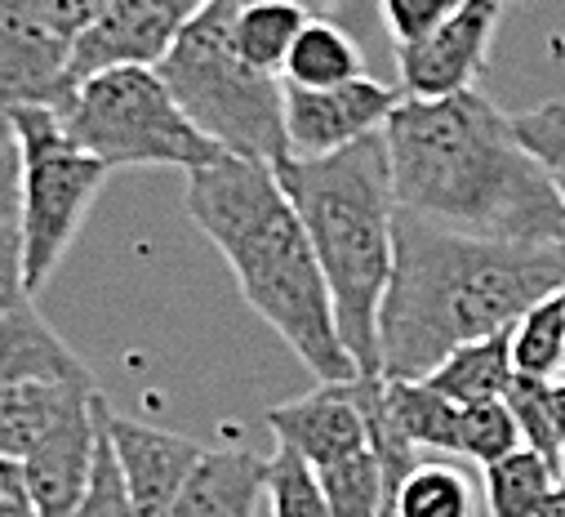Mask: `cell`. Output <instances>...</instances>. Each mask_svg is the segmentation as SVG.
<instances>
[{"instance_id": "1", "label": "cell", "mask_w": 565, "mask_h": 517, "mask_svg": "<svg viewBox=\"0 0 565 517\" xmlns=\"http://www.w3.org/2000/svg\"><path fill=\"white\" fill-rule=\"evenodd\" d=\"M565 286V241L468 236L396 210L392 277L379 304V374L428 379L455 348L512 330Z\"/></svg>"}, {"instance_id": "2", "label": "cell", "mask_w": 565, "mask_h": 517, "mask_svg": "<svg viewBox=\"0 0 565 517\" xmlns=\"http://www.w3.org/2000/svg\"><path fill=\"white\" fill-rule=\"evenodd\" d=\"M396 210L494 241H565L552 179L477 89L401 98L383 125Z\"/></svg>"}, {"instance_id": "3", "label": "cell", "mask_w": 565, "mask_h": 517, "mask_svg": "<svg viewBox=\"0 0 565 517\" xmlns=\"http://www.w3.org/2000/svg\"><path fill=\"white\" fill-rule=\"evenodd\" d=\"M183 205L227 258L241 299L321 383H348L361 374L343 348L308 228L267 161L223 152L210 166L188 170Z\"/></svg>"}, {"instance_id": "4", "label": "cell", "mask_w": 565, "mask_h": 517, "mask_svg": "<svg viewBox=\"0 0 565 517\" xmlns=\"http://www.w3.org/2000/svg\"><path fill=\"white\" fill-rule=\"evenodd\" d=\"M326 273L334 321L361 374H379V304L396 250V192L383 129L330 152L276 166Z\"/></svg>"}, {"instance_id": "5", "label": "cell", "mask_w": 565, "mask_h": 517, "mask_svg": "<svg viewBox=\"0 0 565 517\" xmlns=\"http://www.w3.org/2000/svg\"><path fill=\"white\" fill-rule=\"evenodd\" d=\"M241 6L245 0H210L179 32V41L157 63V72L210 144H218L232 157L267 161L276 170L290 157L286 85H280V76L254 72L236 54L232 23Z\"/></svg>"}, {"instance_id": "6", "label": "cell", "mask_w": 565, "mask_h": 517, "mask_svg": "<svg viewBox=\"0 0 565 517\" xmlns=\"http://www.w3.org/2000/svg\"><path fill=\"white\" fill-rule=\"evenodd\" d=\"M67 135L94 152L107 170L120 166H179L196 170L223 157L218 144H210L188 120L170 85L148 63L103 67L72 85V94L58 107Z\"/></svg>"}, {"instance_id": "7", "label": "cell", "mask_w": 565, "mask_h": 517, "mask_svg": "<svg viewBox=\"0 0 565 517\" xmlns=\"http://www.w3.org/2000/svg\"><path fill=\"white\" fill-rule=\"evenodd\" d=\"M10 120L19 139L23 273H28V295H36L63 264V254L72 250L111 170L67 135V125L54 107L19 103L10 107Z\"/></svg>"}, {"instance_id": "8", "label": "cell", "mask_w": 565, "mask_h": 517, "mask_svg": "<svg viewBox=\"0 0 565 517\" xmlns=\"http://www.w3.org/2000/svg\"><path fill=\"white\" fill-rule=\"evenodd\" d=\"M499 19L503 0H459V10L437 32L414 45H396V89L405 98H450L477 89Z\"/></svg>"}, {"instance_id": "9", "label": "cell", "mask_w": 565, "mask_h": 517, "mask_svg": "<svg viewBox=\"0 0 565 517\" xmlns=\"http://www.w3.org/2000/svg\"><path fill=\"white\" fill-rule=\"evenodd\" d=\"M210 6V0H107L103 14L72 41V85L125 63L157 67L179 32Z\"/></svg>"}, {"instance_id": "10", "label": "cell", "mask_w": 565, "mask_h": 517, "mask_svg": "<svg viewBox=\"0 0 565 517\" xmlns=\"http://www.w3.org/2000/svg\"><path fill=\"white\" fill-rule=\"evenodd\" d=\"M72 41L54 28L45 0H0V103L63 107L72 94Z\"/></svg>"}, {"instance_id": "11", "label": "cell", "mask_w": 565, "mask_h": 517, "mask_svg": "<svg viewBox=\"0 0 565 517\" xmlns=\"http://www.w3.org/2000/svg\"><path fill=\"white\" fill-rule=\"evenodd\" d=\"M405 94L396 85L356 76L330 89H299L286 85V139L290 157H330L374 129L387 125L392 107Z\"/></svg>"}, {"instance_id": "12", "label": "cell", "mask_w": 565, "mask_h": 517, "mask_svg": "<svg viewBox=\"0 0 565 517\" xmlns=\"http://www.w3.org/2000/svg\"><path fill=\"white\" fill-rule=\"evenodd\" d=\"M103 415H107V402L94 388L89 398H81L32 446L28 460H19L23 486H28V499H32V517H76L81 513V499H85L89 473H94Z\"/></svg>"}, {"instance_id": "13", "label": "cell", "mask_w": 565, "mask_h": 517, "mask_svg": "<svg viewBox=\"0 0 565 517\" xmlns=\"http://www.w3.org/2000/svg\"><path fill=\"white\" fill-rule=\"evenodd\" d=\"M107 437H111V455L129 495V513L134 517H174V504L196 468V460L205 455L201 442L143 424V420H125L107 411Z\"/></svg>"}, {"instance_id": "14", "label": "cell", "mask_w": 565, "mask_h": 517, "mask_svg": "<svg viewBox=\"0 0 565 517\" xmlns=\"http://www.w3.org/2000/svg\"><path fill=\"white\" fill-rule=\"evenodd\" d=\"M267 429L280 446L299 451L312 468H326L334 460H348L370 446L365 415L356 407V388L348 383H321L308 398L280 402L267 411Z\"/></svg>"}, {"instance_id": "15", "label": "cell", "mask_w": 565, "mask_h": 517, "mask_svg": "<svg viewBox=\"0 0 565 517\" xmlns=\"http://www.w3.org/2000/svg\"><path fill=\"white\" fill-rule=\"evenodd\" d=\"M6 383H94V374L41 308L23 299L0 313V388Z\"/></svg>"}, {"instance_id": "16", "label": "cell", "mask_w": 565, "mask_h": 517, "mask_svg": "<svg viewBox=\"0 0 565 517\" xmlns=\"http://www.w3.org/2000/svg\"><path fill=\"white\" fill-rule=\"evenodd\" d=\"M267 460L245 446L205 451L174 504V517H254L263 504Z\"/></svg>"}, {"instance_id": "17", "label": "cell", "mask_w": 565, "mask_h": 517, "mask_svg": "<svg viewBox=\"0 0 565 517\" xmlns=\"http://www.w3.org/2000/svg\"><path fill=\"white\" fill-rule=\"evenodd\" d=\"M98 383H6L0 388V455L28 460L32 446Z\"/></svg>"}, {"instance_id": "18", "label": "cell", "mask_w": 565, "mask_h": 517, "mask_svg": "<svg viewBox=\"0 0 565 517\" xmlns=\"http://www.w3.org/2000/svg\"><path fill=\"white\" fill-rule=\"evenodd\" d=\"M516 379L512 366V330H499L490 339H472L463 348H455L428 379L441 398H450L455 407H477V402H499L508 398V388Z\"/></svg>"}, {"instance_id": "19", "label": "cell", "mask_w": 565, "mask_h": 517, "mask_svg": "<svg viewBox=\"0 0 565 517\" xmlns=\"http://www.w3.org/2000/svg\"><path fill=\"white\" fill-rule=\"evenodd\" d=\"M383 415L414 451L459 455V407L423 379H383Z\"/></svg>"}, {"instance_id": "20", "label": "cell", "mask_w": 565, "mask_h": 517, "mask_svg": "<svg viewBox=\"0 0 565 517\" xmlns=\"http://www.w3.org/2000/svg\"><path fill=\"white\" fill-rule=\"evenodd\" d=\"M356 76H365L356 36H348V28L317 14L308 19V28L286 54V67H280V85H299V89H330Z\"/></svg>"}, {"instance_id": "21", "label": "cell", "mask_w": 565, "mask_h": 517, "mask_svg": "<svg viewBox=\"0 0 565 517\" xmlns=\"http://www.w3.org/2000/svg\"><path fill=\"white\" fill-rule=\"evenodd\" d=\"M308 6L303 0H245L236 23H232V45L236 54L267 76H280L290 45L308 28Z\"/></svg>"}, {"instance_id": "22", "label": "cell", "mask_w": 565, "mask_h": 517, "mask_svg": "<svg viewBox=\"0 0 565 517\" xmlns=\"http://www.w3.org/2000/svg\"><path fill=\"white\" fill-rule=\"evenodd\" d=\"M486 473V508L490 517H543L556 490V468L530 446L503 455Z\"/></svg>"}, {"instance_id": "23", "label": "cell", "mask_w": 565, "mask_h": 517, "mask_svg": "<svg viewBox=\"0 0 565 517\" xmlns=\"http://www.w3.org/2000/svg\"><path fill=\"white\" fill-rule=\"evenodd\" d=\"M392 504L401 517H477L472 482L463 468L441 460H418L392 490Z\"/></svg>"}, {"instance_id": "24", "label": "cell", "mask_w": 565, "mask_h": 517, "mask_svg": "<svg viewBox=\"0 0 565 517\" xmlns=\"http://www.w3.org/2000/svg\"><path fill=\"white\" fill-rule=\"evenodd\" d=\"M512 366L525 379H561L565 374V304H561V291L539 299L512 326Z\"/></svg>"}, {"instance_id": "25", "label": "cell", "mask_w": 565, "mask_h": 517, "mask_svg": "<svg viewBox=\"0 0 565 517\" xmlns=\"http://www.w3.org/2000/svg\"><path fill=\"white\" fill-rule=\"evenodd\" d=\"M317 477H321L330 517H379L383 499L396 490V482L383 473V464L370 446L348 455V460H334V464L317 468Z\"/></svg>"}, {"instance_id": "26", "label": "cell", "mask_w": 565, "mask_h": 517, "mask_svg": "<svg viewBox=\"0 0 565 517\" xmlns=\"http://www.w3.org/2000/svg\"><path fill=\"white\" fill-rule=\"evenodd\" d=\"M263 499L271 504V517H330L317 468L299 451L280 446V442H276V455L267 460Z\"/></svg>"}, {"instance_id": "27", "label": "cell", "mask_w": 565, "mask_h": 517, "mask_svg": "<svg viewBox=\"0 0 565 517\" xmlns=\"http://www.w3.org/2000/svg\"><path fill=\"white\" fill-rule=\"evenodd\" d=\"M521 424L508 407V398L499 402H477V407H459V455L472 460L477 468L499 464L503 455L521 451Z\"/></svg>"}, {"instance_id": "28", "label": "cell", "mask_w": 565, "mask_h": 517, "mask_svg": "<svg viewBox=\"0 0 565 517\" xmlns=\"http://www.w3.org/2000/svg\"><path fill=\"white\" fill-rule=\"evenodd\" d=\"M512 125H516V139L525 144V152L552 179L556 201L565 210V103L556 98V103H539L530 112H516Z\"/></svg>"}, {"instance_id": "29", "label": "cell", "mask_w": 565, "mask_h": 517, "mask_svg": "<svg viewBox=\"0 0 565 517\" xmlns=\"http://www.w3.org/2000/svg\"><path fill=\"white\" fill-rule=\"evenodd\" d=\"M508 407H512V415H516V424H521V442H525L534 455H543V460L561 473L565 451H561V442H556V424H552V411H547V379H525V374H516L512 388H508Z\"/></svg>"}, {"instance_id": "30", "label": "cell", "mask_w": 565, "mask_h": 517, "mask_svg": "<svg viewBox=\"0 0 565 517\" xmlns=\"http://www.w3.org/2000/svg\"><path fill=\"white\" fill-rule=\"evenodd\" d=\"M107 411H111V407H107ZM76 517H134V513H129L125 482H120V468H116V455H111L107 415H103V429H98V451H94L89 490H85V499H81V513H76Z\"/></svg>"}, {"instance_id": "31", "label": "cell", "mask_w": 565, "mask_h": 517, "mask_svg": "<svg viewBox=\"0 0 565 517\" xmlns=\"http://www.w3.org/2000/svg\"><path fill=\"white\" fill-rule=\"evenodd\" d=\"M459 10V0H379V19L396 45H414L428 32H437L450 14Z\"/></svg>"}, {"instance_id": "32", "label": "cell", "mask_w": 565, "mask_h": 517, "mask_svg": "<svg viewBox=\"0 0 565 517\" xmlns=\"http://www.w3.org/2000/svg\"><path fill=\"white\" fill-rule=\"evenodd\" d=\"M32 299L28 295V273H23V228L19 214L0 219V313Z\"/></svg>"}, {"instance_id": "33", "label": "cell", "mask_w": 565, "mask_h": 517, "mask_svg": "<svg viewBox=\"0 0 565 517\" xmlns=\"http://www.w3.org/2000/svg\"><path fill=\"white\" fill-rule=\"evenodd\" d=\"M50 6V19H54V28L67 36V41H76L98 14H103V6L107 0H45Z\"/></svg>"}, {"instance_id": "34", "label": "cell", "mask_w": 565, "mask_h": 517, "mask_svg": "<svg viewBox=\"0 0 565 517\" xmlns=\"http://www.w3.org/2000/svg\"><path fill=\"white\" fill-rule=\"evenodd\" d=\"M0 517H32V499L23 486V468L0 455Z\"/></svg>"}, {"instance_id": "35", "label": "cell", "mask_w": 565, "mask_h": 517, "mask_svg": "<svg viewBox=\"0 0 565 517\" xmlns=\"http://www.w3.org/2000/svg\"><path fill=\"white\" fill-rule=\"evenodd\" d=\"M547 411H552V424H556V442L565 451V374L547 379Z\"/></svg>"}, {"instance_id": "36", "label": "cell", "mask_w": 565, "mask_h": 517, "mask_svg": "<svg viewBox=\"0 0 565 517\" xmlns=\"http://www.w3.org/2000/svg\"><path fill=\"white\" fill-rule=\"evenodd\" d=\"M543 517H565V464H561V473H556V490H552V504H547Z\"/></svg>"}, {"instance_id": "37", "label": "cell", "mask_w": 565, "mask_h": 517, "mask_svg": "<svg viewBox=\"0 0 565 517\" xmlns=\"http://www.w3.org/2000/svg\"><path fill=\"white\" fill-rule=\"evenodd\" d=\"M14 148V120H10V107L0 103V152Z\"/></svg>"}, {"instance_id": "38", "label": "cell", "mask_w": 565, "mask_h": 517, "mask_svg": "<svg viewBox=\"0 0 565 517\" xmlns=\"http://www.w3.org/2000/svg\"><path fill=\"white\" fill-rule=\"evenodd\" d=\"M379 517H401V513H396V504H392V495L383 499V508H379Z\"/></svg>"}, {"instance_id": "39", "label": "cell", "mask_w": 565, "mask_h": 517, "mask_svg": "<svg viewBox=\"0 0 565 517\" xmlns=\"http://www.w3.org/2000/svg\"><path fill=\"white\" fill-rule=\"evenodd\" d=\"M503 6H534V0H503Z\"/></svg>"}, {"instance_id": "40", "label": "cell", "mask_w": 565, "mask_h": 517, "mask_svg": "<svg viewBox=\"0 0 565 517\" xmlns=\"http://www.w3.org/2000/svg\"><path fill=\"white\" fill-rule=\"evenodd\" d=\"M561 304H565V286H561Z\"/></svg>"}]
</instances>
